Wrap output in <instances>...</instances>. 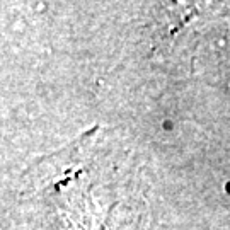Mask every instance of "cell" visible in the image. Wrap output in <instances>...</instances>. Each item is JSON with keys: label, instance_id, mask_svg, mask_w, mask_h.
<instances>
[{"label": "cell", "instance_id": "cell-1", "mask_svg": "<svg viewBox=\"0 0 230 230\" xmlns=\"http://www.w3.org/2000/svg\"><path fill=\"white\" fill-rule=\"evenodd\" d=\"M56 230H145L147 203L126 152L92 128L27 174Z\"/></svg>", "mask_w": 230, "mask_h": 230}]
</instances>
